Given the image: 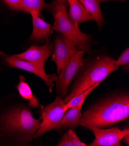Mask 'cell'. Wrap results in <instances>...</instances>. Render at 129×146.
Segmentation results:
<instances>
[{"mask_svg":"<svg viewBox=\"0 0 129 146\" xmlns=\"http://www.w3.org/2000/svg\"><path fill=\"white\" fill-rule=\"evenodd\" d=\"M84 101V100H83L77 106L67 109L62 120L56 126V129L65 127L75 128L79 125L82 117L81 109Z\"/></svg>","mask_w":129,"mask_h":146,"instance_id":"4fadbf2b","label":"cell"},{"mask_svg":"<svg viewBox=\"0 0 129 146\" xmlns=\"http://www.w3.org/2000/svg\"><path fill=\"white\" fill-rule=\"evenodd\" d=\"M5 62L11 68H18L29 72L41 78L45 82L46 85L49 87L50 92H52L54 84L53 81H57V78L55 75L50 76L46 74L44 69V64H36L27 62L19 59L14 55L7 56L5 59Z\"/></svg>","mask_w":129,"mask_h":146,"instance_id":"9c48e42d","label":"cell"},{"mask_svg":"<svg viewBox=\"0 0 129 146\" xmlns=\"http://www.w3.org/2000/svg\"><path fill=\"white\" fill-rule=\"evenodd\" d=\"M129 63V49L127 48L120 55L118 60H115V65L119 66L128 65Z\"/></svg>","mask_w":129,"mask_h":146,"instance_id":"ac0fdd59","label":"cell"},{"mask_svg":"<svg viewBox=\"0 0 129 146\" xmlns=\"http://www.w3.org/2000/svg\"><path fill=\"white\" fill-rule=\"evenodd\" d=\"M78 50L75 43L68 38L63 36L57 37L54 42L51 60L56 65L57 74H60L64 66Z\"/></svg>","mask_w":129,"mask_h":146,"instance_id":"ba28073f","label":"cell"},{"mask_svg":"<svg viewBox=\"0 0 129 146\" xmlns=\"http://www.w3.org/2000/svg\"><path fill=\"white\" fill-rule=\"evenodd\" d=\"M19 94L24 99L29 101V106L37 108L39 106V100L33 93L30 87L26 82V79L22 75L19 76V83L16 86Z\"/></svg>","mask_w":129,"mask_h":146,"instance_id":"5bb4252c","label":"cell"},{"mask_svg":"<svg viewBox=\"0 0 129 146\" xmlns=\"http://www.w3.org/2000/svg\"><path fill=\"white\" fill-rule=\"evenodd\" d=\"M3 128L7 132L19 133L27 138H34L41 122L27 108L13 109L2 118Z\"/></svg>","mask_w":129,"mask_h":146,"instance_id":"3957f363","label":"cell"},{"mask_svg":"<svg viewBox=\"0 0 129 146\" xmlns=\"http://www.w3.org/2000/svg\"><path fill=\"white\" fill-rule=\"evenodd\" d=\"M0 55H4V54L3 52H1V51H0Z\"/></svg>","mask_w":129,"mask_h":146,"instance_id":"d4e9b609","label":"cell"},{"mask_svg":"<svg viewBox=\"0 0 129 146\" xmlns=\"http://www.w3.org/2000/svg\"><path fill=\"white\" fill-rule=\"evenodd\" d=\"M69 11L68 16L70 21L79 26L84 22L93 20L91 14L85 9L79 0H68Z\"/></svg>","mask_w":129,"mask_h":146,"instance_id":"7c38bea8","label":"cell"},{"mask_svg":"<svg viewBox=\"0 0 129 146\" xmlns=\"http://www.w3.org/2000/svg\"><path fill=\"white\" fill-rule=\"evenodd\" d=\"M122 139L124 140V143H126V144H127V145H129V140H129V136H128V134L125 135V136L123 137Z\"/></svg>","mask_w":129,"mask_h":146,"instance_id":"603a6c76","label":"cell"},{"mask_svg":"<svg viewBox=\"0 0 129 146\" xmlns=\"http://www.w3.org/2000/svg\"><path fill=\"white\" fill-rule=\"evenodd\" d=\"M115 60L107 56L99 57L90 63L84 69L81 77L75 84L71 92L65 97L64 102H67L86 90L94 84L103 82L112 72L118 70Z\"/></svg>","mask_w":129,"mask_h":146,"instance_id":"7a4b0ae2","label":"cell"},{"mask_svg":"<svg viewBox=\"0 0 129 146\" xmlns=\"http://www.w3.org/2000/svg\"><path fill=\"white\" fill-rule=\"evenodd\" d=\"M94 133L95 139L89 145L90 146H120V141L123 137L129 134L128 128L120 130L118 127L103 129L94 126L83 125Z\"/></svg>","mask_w":129,"mask_h":146,"instance_id":"52a82bcc","label":"cell"},{"mask_svg":"<svg viewBox=\"0 0 129 146\" xmlns=\"http://www.w3.org/2000/svg\"><path fill=\"white\" fill-rule=\"evenodd\" d=\"M31 15L33 22V32L30 40L35 42H47L51 34V25L41 18L37 13H32Z\"/></svg>","mask_w":129,"mask_h":146,"instance_id":"8fae6325","label":"cell"},{"mask_svg":"<svg viewBox=\"0 0 129 146\" xmlns=\"http://www.w3.org/2000/svg\"><path fill=\"white\" fill-rule=\"evenodd\" d=\"M46 7L47 5L44 0H21L19 10L30 14L37 13L40 15L42 9Z\"/></svg>","mask_w":129,"mask_h":146,"instance_id":"2e32d148","label":"cell"},{"mask_svg":"<svg viewBox=\"0 0 129 146\" xmlns=\"http://www.w3.org/2000/svg\"><path fill=\"white\" fill-rule=\"evenodd\" d=\"M52 44L47 41L41 46H31L24 52L13 55L19 59L36 64H45L52 54Z\"/></svg>","mask_w":129,"mask_h":146,"instance_id":"30bf717a","label":"cell"},{"mask_svg":"<svg viewBox=\"0 0 129 146\" xmlns=\"http://www.w3.org/2000/svg\"><path fill=\"white\" fill-rule=\"evenodd\" d=\"M65 103L62 98L57 97L53 103L42 109L41 117L42 122L34 138L38 137L50 130L56 129L65 113Z\"/></svg>","mask_w":129,"mask_h":146,"instance_id":"5b68a950","label":"cell"},{"mask_svg":"<svg viewBox=\"0 0 129 146\" xmlns=\"http://www.w3.org/2000/svg\"><path fill=\"white\" fill-rule=\"evenodd\" d=\"M68 133L69 135L71 142H72L73 146H86L87 145L85 143L81 141L77 134L73 130H69Z\"/></svg>","mask_w":129,"mask_h":146,"instance_id":"d6986e66","label":"cell"},{"mask_svg":"<svg viewBox=\"0 0 129 146\" xmlns=\"http://www.w3.org/2000/svg\"><path fill=\"white\" fill-rule=\"evenodd\" d=\"M5 3L13 10H19L21 0H4Z\"/></svg>","mask_w":129,"mask_h":146,"instance_id":"7402d4cb","label":"cell"},{"mask_svg":"<svg viewBox=\"0 0 129 146\" xmlns=\"http://www.w3.org/2000/svg\"><path fill=\"white\" fill-rule=\"evenodd\" d=\"M100 2H104V1H119L120 3H123L124 2L125 0H99Z\"/></svg>","mask_w":129,"mask_h":146,"instance_id":"cb8c5ba5","label":"cell"},{"mask_svg":"<svg viewBox=\"0 0 129 146\" xmlns=\"http://www.w3.org/2000/svg\"><path fill=\"white\" fill-rule=\"evenodd\" d=\"M68 0H53L51 4L48 7L51 12L53 13L56 9V8L57 7H59V5H64L67 7V6H68Z\"/></svg>","mask_w":129,"mask_h":146,"instance_id":"ffe728a7","label":"cell"},{"mask_svg":"<svg viewBox=\"0 0 129 146\" xmlns=\"http://www.w3.org/2000/svg\"><path fill=\"white\" fill-rule=\"evenodd\" d=\"M86 11L89 12L98 26L100 27L104 21V18L100 7L99 0H79Z\"/></svg>","mask_w":129,"mask_h":146,"instance_id":"9a60e30c","label":"cell"},{"mask_svg":"<svg viewBox=\"0 0 129 146\" xmlns=\"http://www.w3.org/2000/svg\"><path fill=\"white\" fill-rule=\"evenodd\" d=\"M128 116L129 97L127 94L110 98L91 107L82 115L79 125L104 128L124 121Z\"/></svg>","mask_w":129,"mask_h":146,"instance_id":"6da1fadb","label":"cell"},{"mask_svg":"<svg viewBox=\"0 0 129 146\" xmlns=\"http://www.w3.org/2000/svg\"><path fill=\"white\" fill-rule=\"evenodd\" d=\"M84 51L78 50L62 69L59 78L56 81V89L61 98L68 92V87L79 69L83 66Z\"/></svg>","mask_w":129,"mask_h":146,"instance_id":"8992f818","label":"cell"},{"mask_svg":"<svg viewBox=\"0 0 129 146\" xmlns=\"http://www.w3.org/2000/svg\"><path fill=\"white\" fill-rule=\"evenodd\" d=\"M59 146H73L72 142H71L69 135L68 132L65 133L64 136L62 137L61 141L58 144Z\"/></svg>","mask_w":129,"mask_h":146,"instance_id":"44dd1931","label":"cell"},{"mask_svg":"<svg viewBox=\"0 0 129 146\" xmlns=\"http://www.w3.org/2000/svg\"><path fill=\"white\" fill-rule=\"evenodd\" d=\"M52 14L54 17V25L52 27L53 31L61 33L62 36L72 41L79 50L84 52L90 50L89 36L81 32L79 26L70 21L65 5L57 7Z\"/></svg>","mask_w":129,"mask_h":146,"instance_id":"277c9868","label":"cell"},{"mask_svg":"<svg viewBox=\"0 0 129 146\" xmlns=\"http://www.w3.org/2000/svg\"><path fill=\"white\" fill-rule=\"evenodd\" d=\"M100 83V82H97V83L94 84L92 86L89 87V88H88L86 90H84L83 92H82L81 93L78 94V96H77L73 97V98H71V100H69L67 103H65V107H64V111H66L67 110V109L74 107L77 106L82 100H85V98H86V97L95 88H96L97 86H98Z\"/></svg>","mask_w":129,"mask_h":146,"instance_id":"e0dca14e","label":"cell"}]
</instances>
